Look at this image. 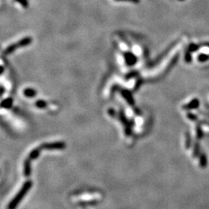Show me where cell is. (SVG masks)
<instances>
[{
  "label": "cell",
  "instance_id": "cell-12",
  "mask_svg": "<svg viewBox=\"0 0 209 209\" xmlns=\"http://www.w3.org/2000/svg\"><path fill=\"white\" fill-rule=\"evenodd\" d=\"M115 113H116V112H115V111H114L113 109H109V114L110 115V116H115Z\"/></svg>",
  "mask_w": 209,
  "mask_h": 209
},
{
  "label": "cell",
  "instance_id": "cell-11",
  "mask_svg": "<svg viewBox=\"0 0 209 209\" xmlns=\"http://www.w3.org/2000/svg\"><path fill=\"white\" fill-rule=\"evenodd\" d=\"M207 165V159H206L205 155H202L201 157V166L202 167H206Z\"/></svg>",
  "mask_w": 209,
  "mask_h": 209
},
{
  "label": "cell",
  "instance_id": "cell-8",
  "mask_svg": "<svg viewBox=\"0 0 209 209\" xmlns=\"http://www.w3.org/2000/svg\"><path fill=\"white\" fill-rule=\"evenodd\" d=\"M13 102V99H11V98L5 99V100L2 101V103H1V107L4 108V109H9V108L12 106Z\"/></svg>",
  "mask_w": 209,
  "mask_h": 209
},
{
  "label": "cell",
  "instance_id": "cell-5",
  "mask_svg": "<svg viewBox=\"0 0 209 209\" xmlns=\"http://www.w3.org/2000/svg\"><path fill=\"white\" fill-rule=\"evenodd\" d=\"M23 174L27 177H30L31 174V164H30V160L29 158L24 161Z\"/></svg>",
  "mask_w": 209,
  "mask_h": 209
},
{
  "label": "cell",
  "instance_id": "cell-6",
  "mask_svg": "<svg viewBox=\"0 0 209 209\" xmlns=\"http://www.w3.org/2000/svg\"><path fill=\"white\" fill-rule=\"evenodd\" d=\"M121 93H122V95L125 98V100L127 101L128 103H129V105H132V106L134 104V99L133 98H132L130 92L127 90H122V92H121Z\"/></svg>",
  "mask_w": 209,
  "mask_h": 209
},
{
  "label": "cell",
  "instance_id": "cell-4",
  "mask_svg": "<svg viewBox=\"0 0 209 209\" xmlns=\"http://www.w3.org/2000/svg\"><path fill=\"white\" fill-rule=\"evenodd\" d=\"M125 59L126 64L128 66H132L135 64V62L137 61V58L135 55H133L131 53H125Z\"/></svg>",
  "mask_w": 209,
  "mask_h": 209
},
{
  "label": "cell",
  "instance_id": "cell-9",
  "mask_svg": "<svg viewBox=\"0 0 209 209\" xmlns=\"http://www.w3.org/2000/svg\"><path fill=\"white\" fill-rule=\"evenodd\" d=\"M23 93L25 95V96H27L28 98H33L36 96V91L32 88H27L24 91Z\"/></svg>",
  "mask_w": 209,
  "mask_h": 209
},
{
  "label": "cell",
  "instance_id": "cell-7",
  "mask_svg": "<svg viewBox=\"0 0 209 209\" xmlns=\"http://www.w3.org/2000/svg\"><path fill=\"white\" fill-rule=\"evenodd\" d=\"M40 150H41L40 148H38V149H37H37H34L32 152L29 154V157H28L29 159H30V160H35V159H37V158H38L39 155H40Z\"/></svg>",
  "mask_w": 209,
  "mask_h": 209
},
{
  "label": "cell",
  "instance_id": "cell-1",
  "mask_svg": "<svg viewBox=\"0 0 209 209\" xmlns=\"http://www.w3.org/2000/svg\"><path fill=\"white\" fill-rule=\"evenodd\" d=\"M33 186V181H27L23 184L21 189L20 190L18 193L16 194V195L13 198V200L9 203L8 204V209H16V207L18 206V204L21 202V201L23 200L24 197L26 196V194H27L29 191L30 190V188L32 187Z\"/></svg>",
  "mask_w": 209,
  "mask_h": 209
},
{
  "label": "cell",
  "instance_id": "cell-2",
  "mask_svg": "<svg viewBox=\"0 0 209 209\" xmlns=\"http://www.w3.org/2000/svg\"><path fill=\"white\" fill-rule=\"evenodd\" d=\"M32 42V38L30 37H26V38H23V40H21L20 41L17 42L16 44H12V45L9 46L4 51V54L5 55H8V54H11L16 49L20 48V47H26V46L29 45Z\"/></svg>",
  "mask_w": 209,
  "mask_h": 209
},
{
  "label": "cell",
  "instance_id": "cell-3",
  "mask_svg": "<svg viewBox=\"0 0 209 209\" xmlns=\"http://www.w3.org/2000/svg\"><path fill=\"white\" fill-rule=\"evenodd\" d=\"M66 147V143L64 142H54L50 143H44L40 146V149L44 150H62Z\"/></svg>",
  "mask_w": 209,
  "mask_h": 209
},
{
  "label": "cell",
  "instance_id": "cell-10",
  "mask_svg": "<svg viewBox=\"0 0 209 209\" xmlns=\"http://www.w3.org/2000/svg\"><path fill=\"white\" fill-rule=\"evenodd\" d=\"M36 106L40 109H44L47 106V102L43 100H39L36 102Z\"/></svg>",
  "mask_w": 209,
  "mask_h": 209
},
{
  "label": "cell",
  "instance_id": "cell-13",
  "mask_svg": "<svg viewBox=\"0 0 209 209\" xmlns=\"http://www.w3.org/2000/svg\"><path fill=\"white\" fill-rule=\"evenodd\" d=\"M204 57H207V56H205V55H201L200 56V60H207V58H204Z\"/></svg>",
  "mask_w": 209,
  "mask_h": 209
}]
</instances>
